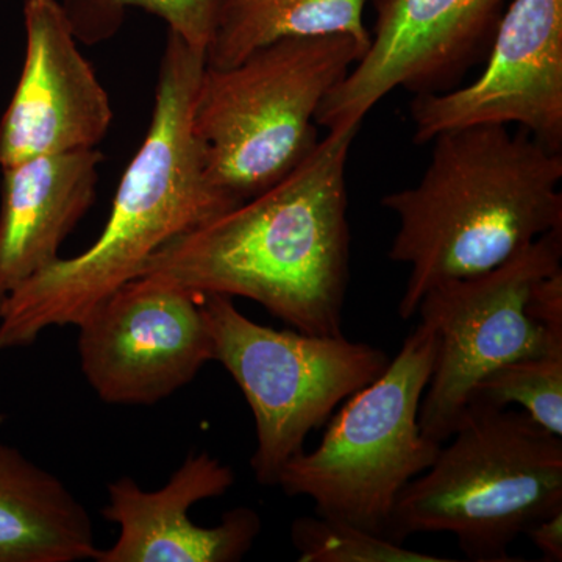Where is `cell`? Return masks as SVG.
I'll list each match as a JSON object with an SVG mask.
<instances>
[{
  "label": "cell",
  "mask_w": 562,
  "mask_h": 562,
  "mask_svg": "<svg viewBox=\"0 0 562 562\" xmlns=\"http://www.w3.org/2000/svg\"><path fill=\"white\" fill-rule=\"evenodd\" d=\"M360 125L328 131L279 183L151 255L139 277L260 303L294 330L341 336L350 279L347 158Z\"/></svg>",
  "instance_id": "1"
},
{
  "label": "cell",
  "mask_w": 562,
  "mask_h": 562,
  "mask_svg": "<svg viewBox=\"0 0 562 562\" xmlns=\"http://www.w3.org/2000/svg\"><path fill=\"white\" fill-rule=\"evenodd\" d=\"M205 54L168 33L149 128L122 173L105 227L87 250L58 258L0 305V351L77 325L138 279L161 247L238 205L211 181L192 110Z\"/></svg>",
  "instance_id": "2"
},
{
  "label": "cell",
  "mask_w": 562,
  "mask_h": 562,
  "mask_svg": "<svg viewBox=\"0 0 562 562\" xmlns=\"http://www.w3.org/2000/svg\"><path fill=\"white\" fill-rule=\"evenodd\" d=\"M416 187L391 192L397 214L390 260L408 265L398 303L412 319L425 292L497 268L546 233L562 228V155L530 132L471 125L443 132Z\"/></svg>",
  "instance_id": "3"
},
{
  "label": "cell",
  "mask_w": 562,
  "mask_h": 562,
  "mask_svg": "<svg viewBox=\"0 0 562 562\" xmlns=\"http://www.w3.org/2000/svg\"><path fill=\"white\" fill-rule=\"evenodd\" d=\"M450 439L402 491L390 538L447 532L473 561H517L512 543L562 509L560 436L525 413L472 402Z\"/></svg>",
  "instance_id": "4"
},
{
  "label": "cell",
  "mask_w": 562,
  "mask_h": 562,
  "mask_svg": "<svg viewBox=\"0 0 562 562\" xmlns=\"http://www.w3.org/2000/svg\"><path fill=\"white\" fill-rule=\"evenodd\" d=\"M366 50L349 35L299 36L231 68L205 66L192 128L211 181L241 203L299 168L319 144L322 101Z\"/></svg>",
  "instance_id": "5"
},
{
  "label": "cell",
  "mask_w": 562,
  "mask_h": 562,
  "mask_svg": "<svg viewBox=\"0 0 562 562\" xmlns=\"http://www.w3.org/2000/svg\"><path fill=\"white\" fill-rule=\"evenodd\" d=\"M436 351L435 328L420 321L382 375L333 416L319 446L286 462L277 486L290 497L312 498L317 516L390 538L402 491L441 450L419 425Z\"/></svg>",
  "instance_id": "6"
},
{
  "label": "cell",
  "mask_w": 562,
  "mask_h": 562,
  "mask_svg": "<svg viewBox=\"0 0 562 562\" xmlns=\"http://www.w3.org/2000/svg\"><path fill=\"white\" fill-rule=\"evenodd\" d=\"M201 299L213 360L231 373L254 414L251 471L262 486H277L281 469L303 452L310 432L351 394L379 379L390 357L344 335L265 327L244 316L227 295Z\"/></svg>",
  "instance_id": "7"
},
{
  "label": "cell",
  "mask_w": 562,
  "mask_h": 562,
  "mask_svg": "<svg viewBox=\"0 0 562 562\" xmlns=\"http://www.w3.org/2000/svg\"><path fill=\"white\" fill-rule=\"evenodd\" d=\"M561 258L562 228H557L491 271L441 281L425 292L416 314L438 336L419 409L425 438L441 446L449 441L473 387L495 369L562 351V338L527 313L532 284L561 269Z\"/></svg>",
  "instance_id": "8"
},
{
  "label": "cell",
  "mask_w": 562,
  "mask_h": 562,
  "mask_svg": "<svg viewBox=\"0 0 562 562\" xmlns=\"http://www.w3.org/2000/svg\"><path fill=\"white\" fill-rule=\"evenodd\" d=\"M512 0H372L369 49L322 101L316 124L361 125L395 88L413 94L452 90L490 54Z\"/></svg>",
  "instance_id": "9"
},
{
  "label": "cell",
  "mask_w": 562,
  "mask_h": 562,
  "mask_svg": "<svg viewBox=\"0 0 562 562\" xmlns=\"http://www.w3.org/2000/svg\"><path fill=\"white\" fill-rule=\"evenodd\" d=\"M76 327L81 371L110 405H155L213 361L201 295L151 277L128 281Z\"/></svg>",
  "instance_id": "10"
},
{
  "label": "cell",
  "mask_w": 562,
  "mask_h": 562,
  "mask_svg": "<svg viewBox=\"0 0 562 562\" xmlns=\"http://www.w3.org/2000/svg\"><path fill=\"white\" fill-rule=\"evenodd\" d=\"M482 76L461 90L414 98V143L471 125L517 124L562 147V0H512Z\"/></svg>",
  "instance_id": "11"
},
{
  "label": "cell",
  "mask_w": 562,
  "mask_h": 562,
  "mask_svg": "<svg viewBox=\"0 0 562 562\" xmlns=\"http://www.w3.org/2000/svg\"><path fill=\"white\" fill-rule=\"evenodd\" d=\"M25 55L20 81L0 120V168L66 151L98 149L113 109L77 44L58 0H25Z\"/></svg>",
  "instance_id": "12"
},
{
  "label": "cell",
  "mask_w": 562,
  "mask_h": 562,
  "mask_svg": "<svg viewBox=\"0 0 562 562\" xmlns=\"http://www.w3.org/2000/svg\"><path fill=\"white\" fill-rule=\"evenodd\" d=\"M235 484L231 465L209 452L191 453L168 483L146 491L131 476L109 484L102 516L120 527L110 549L98 550V562H235L249 552L261 531V519L247 506L231 509L216 527L192 522L195 503L222 497Z\"/></svg>",
  "instance_id": "13"
},
{
  "label": "cell",
  "mask_w": 562,
  "mask_h": 562,
  "mask_svg": "<svg viewBox=\"0 0 562 562\" xmlns=\"http://www.w3.org/2000/svg\"><path fill=\"white\" fill-rule=\"evenodd\" d=\"M98 149L40 155L5 166L0 187V305L60 258V247L95 201Z\"/></svg>",
  "instance_id": "14"
},
{
  "label": "cell",
  "mask_w": 562,
  "mask_h": 562,
  "mask_svg": "<svg viewBox=\"0 0 562 562\" xmlns=\"http://www.w3.org/2000/svg\"><path fill=\"white\" fill-rule=\"evenodd\" d=\"M98 550L90 514L69 487L0 441V562H77Z\"/></svg>",
  "instance_id": "15"
},
{
  "label": "cell",
  "mask_w": 562,
  "mask_h": 562,
  "mask_svg": "<svg viewBox=\"0 0 562 562\" xmlns=\"http://www.w3.org/2000/svg\"><path fill=\"white\" fill-rule=\"evenodd\" d=\"M369 0H217L205 66L238 65L251 52L284 38L349 35L369 49Z\"/></svg>",
  "instance_id": "16"
},
{
  "label": "cell",
  "mask_w": 562,
  "mask_h": 562,
  "mask_svg": "<svg viewBox=\"0 0 562 562\" xmlns=\"http://www.w3.org/2000/svg\"><path fill=\"white\" fill-rule=\"evenodd\" d=\"M494 408L516 403L543 430L562 436V351L508 362L473 387L471 402Z\"/></svg>",
  "instance_id": "17"
},
{
  "label": "cell",
  "mask_w": 562,
  "mask_h": 562,
  "mask_svg": "<svg viewBox=\"0 0 562 562\" xmlns=\"http://www.w3.org/2000/svg\"><path fill=\"white\" fill-rule=\"evenodd\" d=\"M291 541L302 562H447V558L414 552L386 536L322 516L299 517Z\"/></svg>",
  "instance_id": "18"
},
{
  "label": "cell",
  "mask_w": 562,
  "mask_h": 562,
  "mask_svg": "<svg viewBox=\"0 0 562 562\" xmlns=\"http://www.w3.org/2000/svg\"><path fill=\"white\" fill-rule=\"evenodd\" d=\"M80 10L120 14L124 9H140L160 18L169 33L179 36L192 49H209L216 21L217 0H76Z\"/></svg>",
  "instance_id": "19"
},
{
  "label": "cell",
  "mask_w": 562,
  "mask_h": 562,
  "mask_svg": "<svg viewBox=\"0 0 562 562\" xmlns=\"http://www.w3.org/2000/svg\"><path fill=\"white\" fill-rule=\"evenodd\" d=\"M527 313L547 331L562 338V269L532 284Z\"/></svg>",
  "instance_id": "20"
},
{
  "label": "cell",
  "mask_w": 562,
  "mask_h": 562,
  "mask_svg": "<svg viewBox=\"0 0 562 562\" xmlns=\"http://www.w3.org/2000/svg\"><path fill=\"white\" fill-rule=\"evenodd\" d=\"M549 562L562 561V509L538 520L524 532Z\"/></svg>",
  "instance_id": "21"
},
{
  "label": "cell",
  "mask_w": 562,
  "mask_h": 562,
  "mask_svg": "<svg viewBox=\"0 0 562 562\" xmlns=\"http://www.w3.org/2000/svg\"><path fill=\"white\" fill-rule=\"evenodd\" d=\"M3 420H5V417H3L2 414H0V425L3 424Z\"/></svg>",
  "instance_id": "22"
}]
</instances>
